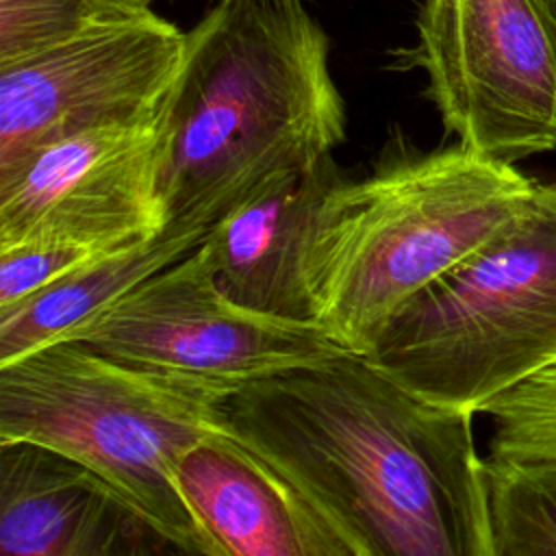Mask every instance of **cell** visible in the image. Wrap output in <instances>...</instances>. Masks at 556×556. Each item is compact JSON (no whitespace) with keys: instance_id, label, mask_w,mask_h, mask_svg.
<instances>
[{"instance_id":"cell-1","label":"cell","mask_w":556,"mask_h":556,"mask_svg":"<svg viewBox=\"0 0 556 556\" xmlns=\"http://www.w3.org/2000/svg\"><path fill=\"white\" fill-rule=\"evenodd\" d=\"M473 417L341 352L243 382L219 428L300 489L354 556H493Z\"/></svg>"},{"instance_id":"cell-2","label":"cell","mask_w":556,"mask_h":556,"mask_svg":"<svg viewBox=\"0 0 556 556\" xmlns=\"http://www.w3.org/2000/svg\"><path fill=\"white\" fill-rule=\"evenodd\" d=\"M330 39L302 0H217L187 33L161 113L167 226L208 232L345 141Z\"/></svg>"},{"instance_id":"cell-3","label":"cell","mask_w":556,"mask_h":556,"mask_svg":"<svg viewBox=\"0 0 556 556\" xmlns=\"http://www.w3.org/2000/svg\"><path fill=\"white\" fill-rule=\"evenodd\" d=\"M534 191L517 165L460 143L345 178L326 200L308 254L317 324L365 356L397 311L491 241Z\"/></svg>"},{"instance_id":"cell-4","label":"cell","mask_w":556,"mask_h":556,"mask_svg":"<svg viewBox=\"0 0 556 556\" xmlns=\"http://www.w3.org/2000/svg\"><path fill=\"white\" fill-rule=\"evenodd\" d=\"M239 387L154 374L56 341L0 365V445L30 443L85 467L200 549L174 467L219 428L222 406Z\"/></svg>"},{"instance_id":"cell-5","label":"cell","mask_w":556,"mask_h":556,"mask_svg":"<svg viewBox=\"0 0 556 556\" xmlns=\"http://www.w3.org/2000/svg\"><path fill=\"white\" fill-rule=\"evenodd\" d=\"M419 400L478 415L556 365V182L421 289L365 354Z\"/></svg>"},{"instance_id":"cell-6","label":"cell","mask_w":556,"mask_h":556,"mask_svg":"<svg viewBox=\"0 0 556 556\" xmlns=\"http://www.w3.org/2000/svg\"><path fill=\"white\" fill-rule=\"evenodd\" d=\"M404 54L456 143L508 165L556 150V17L545 0H421Z\"/></svg>"},{"instance_id":"cell-7","label":"cell","mask_w":556,"mask_h":556,"mask_svg":"<svg viewBox=\"0 0 556 556\" xmlns=\"http://www.w3.org/2000/svg\"><path fill=\"white\" fill-rule=\"evenodd\" d=\"M61 341H78L154 374L237 387L348 352L317 324L271 317L230 300L204 241Z\"/></svg>"},{"instance_id":"cell-8","label":"cell","mask_w":556,"mask_h":556,"mask_svg":"<svg viewBox=\"0 0 556 556\" xmlns=\"http://www.w3.org/2000/svg\"><path fill=\"white\" fill-rule=\"evenodd\" d=\"M185 54L187 33L141 9L0 65V174L65 137L156 122Z\"/></svg>"},{"instance_id":"cell-9","label":"cell","mask_w":556,"mask_h":556,"mask_svg":"<svg viewBox=\"0 0 556 556\" xmlns=\"http://www.w3.org/2000/svg\"><path fill=\"white\" fill-rule=\"evenodd\" d=\"M161 156V117L41 148L0 174V248L67 241L117 250L159 235L167 226Z\"/></svg>"},{"instance_id":"cell-10","label":"cell","mask_w":556,"mask_h":556,"mask_svg":"<svg viewBox=\"0 0 556 556\" xmlns=\"http://www.w3.org/2000/svg\"><path fill=\"white\" fill-rule=\"evenodd\" d=\"M0 556H206L85 467L0 445Z\"/></svg>"},{"instance_id":"cell-11","label":"cell","mask_w":556,"mask_h":556,"mask_svg":"<svg viewBox=\"0 0 556 556\" xmlns=\"http://www.w3.org/2000/svg\"><path fill=\"white\" fill-rule=\"evenodd\" d=\"M174 480L206 556H354L300 489L224 428L180 454Z\"/></svg>"},{"instance_id":"cell-12","label":"cell","mask_w":556,"mask_h":556,"mask_svg":"<svg viewBox=\"0 0 556 556\" xmlns=\"http://www.w3.org/2000/svg\"><path fill=\"white\" fill-rule=\"evenodd\" d=\"M343 180L328 154L269 180L211 226L204 245L230 300L271 317L317 324L308 254L326 200Z\"/></svg>"},{"instance_id":"cell-13","label":"cell","mask_w":556,"mask_h":556,"mask_svg":"<svg viewBox=\"0 0 556 556\" xmlns=\"http://www.w3.org/2000/svg\"><path fill=\"white\" fill-rule=\"evenodd\" d=\"M206 232L165 226L159 235L100 254L30 298L0 308V365L61 341L148 276L193 252Z\"/></svg>"},{"instance_id":"cell-14","label":"cell","mask_w":556,"mask_h":556,"mask_svg":"<svg viewBox=\"0 0 556 556\" xmlns=\"http://www.w3.org/2000/svg\"><path fill=\"white\" fill-rule=\"evenodd\" d=\"M493 556H556V476L484 458Z\"/></svg>"},{"instance_id":"cell-15","label":"cell","mask_w":556,"mask_h":556,"mask_svg":"<svg viewBox=\"0 0 556 556\" xmlns=\"http://www.w3.org/2000/svg\"><path fill=\"white\" fill-rule=\"evenodd\" d=\"M489 460L556 476V365L489 400Z\"/></svg>"},{"instance_id":"cell-16","label":"cell","mask_w":556,"mask_h":556,"mask_svg":"<svg viewBox=\"0 0 556 556\" xmlns=\"http://www.w3.org/2000/svg\"><path fill=\"white\" fill-rule=\"evenodd\" d=\"M119 11L100 0H0V65L48 48Z\"/></svg>"},{"instance_id":"cell-17","label":"cell","mask_w":556,"mask_h":556,"mask_svg":"<svg viewBox=\"0 0 556 556\" xmlns=\"http://www.w3.org/2000/svg\"><path fill=\"white\" fill-rule=\"evenodd\" d=\"M106 252L111 250L67 241H22L0 248V308L30 298L78 265Z\"/></svg>"},{"instance_id":"cell-18","label":"cell","mask_w":556,"mask_h":556,"mask_svg":"<svg viewBox=\"0 0 556 556\" xmlns=\"http://www.w3.org/2000/svg\"><path fill=\"white\" fill-rule=\"evenodd\" d=\"M100 2L119 11H141V9H150L152 0H100Z\"/></svg>"},{"instance_id":"cell-19","label":"cell","mask_w":556,"mask_h":556,"mask_svg":"<svg viewBox=\"0 0 556 556\" xmlns=\"http://www.w3.org/2000/svg\"><path fill=\"white\" fill-rule=\"evenodd\" d=\"M545 4L549 7V11H552V15L556 17V0H545Z\"/></svg>"}]
</instances>
